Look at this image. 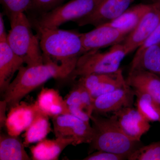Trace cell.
I'll use <instances>...</instances> for the list:
<instances>
[{"label": "cell", "instance_id": "obj_1", "mask_svg": "<svg viewBox=\"0 0 160 160\" xmlns=\"http://www.w3.org/2000/svg\"><path fill=\"white\" fill-rule=\"evenodd\" d=\"M77 63L58 64L48 61L38 65L22 66L3 93L7 108L18 104L26 96L48 80L71 78Z\"/></svg>", "mask_w": 160, "mask_h": 160}, {"label": "cell", "instance_id": "obj_2", "mask_svg": "<svg viewBox=\"0 0 160 160\" xmlns=\"http://www.w3.org/2000/svg\"><path fill=\"white\" fill-rule=\"evenodd\" d=\"M39 39L44 62L50 61L66 64L78 62L86 52L82 33L76 30L57 28L35 29Z\"/></svg>", "mask_w": 160, "mask_h": 160}, {"label": "cell", "instance_id": "obj_3", "mask_svg": "<svg viewBox=\"0 0 160 160\" xmlns=\"http://www.w3.org/2000/svg\"><path fill=\"white\" fill-rule=\"evenodd\" d=\"M10 29L7 34V42L26 66L44 63L39 39L33 33L32 25L25 13L15 14L9 18Z\"/></svg>", "mask_w": 160, "mask_h": 160}, {"label": "cell", "instance_id": "obj_4", "mask_svg": "<svg viewBox=\"0 0 160 160\" xmlns=\"http://www.w3.org/2000/svg\"><path fill=\"white\" fill-rule=\"evenodd\" d=\"M90 120L94 133L91 144L96 150L109 152L127 158L139 148V142L129 139L112 118H106L92 115Z\"/></svg>", "mask_w": 160, "mask_h": 160}, {"label": "cell", "instance_id": "obj_5", "mask_svg": "<svg viewBox=\"0 0 160 160\" xmlns=\"http://www.w3.org/2000/svg\"><path fill=\"white\" fill-rule=\"evenodd\" d=\"M103 0H70L51 11L29 17L33 29L59 28L67 22H75L91 14Z\"/></svg>", "mask_w": 160, "mask_h": 160}, {"label": "cell", "instance_id": "obj_6", "mask_svg": "<svg viewBox=\"0 0 160 160\" xmlns=\"http://www.w3.org/2000/svg\"><path fill=\"white\" fill-rule=\"evenodd\" d=\"M127 55L125 47L121 43L112 46L108 51L104 52L99 50L87 52L78 59L71 79L93 73L116 72Z\"/></svg>", "mask_w": 160, "mask_h": 160}, {"label": "cell", "instance_id": "obj_7", "mask_svg": "<svg viewBox=\"0 0 160 160\" xmlns=\"http://www.w3.org/2000/svg\"><path fill=\"white\" fill-rule=\"evenodd\" d=\"M52 118L56 138H73L75 141V146L91 143L94 131L89 122L69 113L58 115Z\"/></svg>", "mask_w": 160, "mask_h": 160}, {"label": "cell", "instance_id": "obj_8", "mask_svg": "<svg viewBox=\"0 0 160 160\" xmlns=\"http://www.w3.org/2000/svg\"><path fill=\"white\" fill-rule=\"evenodd\" d=\"M160 23V0L152 2L150 9L122 43L127 54L138 49Z\"/></svg>", "mask_w": 160, "mask_h": 160}, {"label": "cell", "instance_id": "obj_9", "mask_svg": "<svg viewBox=\"0 0 160 160\" xmlns=\"http://www.w3.org/2000/svg\"><path fill=\"white\" fill-rule=\"evenodd\" d=\"M129 34L124 30L102 25L95 27L91 31L82 33V39L87 52L120 44Z\"/></svg>", "mask_w": 160, "mask_h": 160}, {"label": "cell", "instance_id": "obj_10", "mask_svg": "<svg viewBox=\"0 0 160 160\" xmlns=\"http://www.w3.org/2000/svg\"><path fill=\"white\" fill-rule=\"evenodd\" d=\"M125 134L132 141L140 142L150 129L149 121L132 107L123 108L113 112L111 117Z\"/></svg>", "mask_w": 160, "mask_h": 160}, {"label": "cell", "instance_id": "obj_11", "mask_svg": "<svg viewBox=\"0 0 160 160\" xmlns=\"http://www.w3.org/2000/svg\"><path fill=\"white\" fill-rule=\"evenodd\" d=\"M135 0H103L91 14L75 22L79 26L95 27L109 23L118 18L130 7Z\"/></svg>", "mask_w": 160, "mask_h": 160}, {"label": "cell", "instance_id": "obj_12", "mask_svg": "<svg viewBox=\"0 0 160 160\" xmlns=\"http://www.w3.org/2000/svg\"><path fill=\"white\" fill-rule=\"evenodd\" d=\"M135 96L134 90L127 84L93 99V112L106 114L114 112L125 107H132Z\"/></svg>", "mask_w": 160, "mask_h": 160}, {"label": "cell", "instance_id": "obj_13", "mask_svg": "<svg viewBox=\"0 0 160 160\" xmlns=\"http://www.w3.org/2000/svg\"><path fill=\"white\" fill-rule=\"evenodd\" d=\"M9 108L5 122V127L8 134L19 136L26 131L32 122L38 107L35 102L29 104L21 102Z\"/></svg>", "mask_w": 160, "mask_h": 160}, {"label": "cell", "instance_id": "obj_14", "mask_svg": "<svg viewBox=\"0 0 160 160\" xmlns=\"http://www.w3.org/2000/svg\"><path fill=\"white\" fill-rule=\"evenodd\" d=\"M25 64L24 61L12 51L6 39L0 40V91L4 93L12 77Z\"/></svg>", "mask_w": 160, "mask_h": 160}, {"label": "cell", "instance_id": "obj_15", "mask_svg": "<svg viewBox=\"0 0 160 160\" xmlns=\"http://www.w3.org/2000/svg\"><path fill=\"white\" fill-rule=\"evenodd\" d=\"M75 141L71 137H58L55 139L46 138L30 147L32 158L34 160H57L64 149L69 145L75 146Z\"/></svg>", "mask_w": 160, "mask_h": 160}, {"label": "cell", "instance_id": "obj_16", "mask_svg": "<svg viewBox=\"0 0 160 160\" xmlns=\"http://www.w3.org/2000/svg\"><path fill=\"white\" fill-rule=\"evenodd\" d=\"M126 82L134 90L146 92L160 104V78L158 75L137 69L129 72Z\"/></svg>", "mask_w": 160, "mask_h": 160}, {"label": "cell", "instance_id": "obj_17", "mask_svg": "<svg viewBox=\"0 0 160 160\" xmlns=\"http://www.w3.org/2000/svg\"><path fill=\"white\" fill-rule=\"evenodd\" d=\"M35 103L40 111L49 117L68 113V106L65 99L55 89L43 88Z\"/></svg>", "mask_w": 160, "mask_h": 160}, {"label": "cell", "instance_id": "obj_18", "mask_svg": "<svg viewBox=\"0 0 160 160\" xmlns=\"http://www.w3.org/2000/svg\"><path fill=\"white\" fill-rule=\"evenodd\" d=\"M151 6V3H140L132 6L117 18L104 25L118 28L130 33L138 25Z\"/></svg>", "mask_w": 160, "mask_h": 160}, {"label": "cell", "instance_id": "obj_19", "mask_svg": "<svg viewBox=\"0 0 160 160\" xmlns=\"http://www.w3.org/2000/svg\"><path fill=\"white\" fill-rule=\"evenodd\" d=\"M51 130L49 117L38 108L34 118L23 135L25 147L46 138Z\"/></svg>", "mask_w": 160, "mask_h": 160}, {"label": "cell", "instance_id": "obj_20", "mask_svg": "<svg viewBox=\"0 0 160 160\" xmlns=\"http://www.w3.org/2000/svg\"><path fill=\"white\" fill-rule=\"evenodd\" d=\"M23 142L19 136L1 133L0 135V160H30L25 150Z\"/></svg>", "mask_w": 160, "mask_h": 160}, {"label": "cell", "instance_id": "obj_21", "mask_svg": "<svg viewBox=\"0 0 160 160\" xmlns=\"http://www.w3.org/2000/svg\"><path fill=\"white\" fill-rule=\"evenodd\" d=\"M137 69L160 76V42L148 47L136 62L131 64L129 72Z\"/></svg>", "mask_w": 160, "mask_h": 160}, {"label": "cell", "instance_id": "obj_22", "mask_svg": "<svg viewBox=\"0 0 160 160\" xmlns=\"http://www.w3.org/2000/svg\"><path fill=\"white\" fill-rule=\"evenodd\" d=\"M138 111L147 121L160 122V104L146 92L134 90Z\"/></svg>", "mask_w": 160, "mask_h": 160}, {"label": "cell", "instance_id": "obj_23", "mask_svg": "<svg viewBox=\"0 0 160 160\" xmlns=\"http://www.w3.org/2000/svg\"><path fill=\"white\" fill-rule=\"evenodd\" d=\"M127 85L122 71L120 69L112 77L96 86L90 91L92 99L102 95L109 93Z\"/></svg>", "mask_w": 160, "mask_h": 160}, {"label": "cell", "instance_id": "obj_24", "mask_svg": "<svg viewBox=\"0 0 160 160\" xmlns=\"http://www.w3.org/2000/svg\"><path fill=\"white\" fill-rule=\"evenodd\" d=\"M0 2L8 18L18 13L29 14L32 8V0H0Z\"/></svg>", "mask_w": 160, "mask_h": 160}, {"label": "cell", "instance_id": "obj_25", "mask_svg": "<svg viewBox=\"0 0 160 160\" xmlns=\"http://www.w3.org/2000/svg\"><path fill=\"white\" fill-rule=\"evenodd\" d=\"M129 160H160V141L139 147L128 157Z\"/></svg>", "mask_w": 160, "mask_h": 160}, {"label": "cell", "instance_id": "obj_26", "mask_svg": "<svg viewBox=\"0 0 160 160\" xmlns=\"http://www.w3.org/2000/svg\"><path fill=\"white\" fill-rule=\"evenodd\" d=\"M66 0H32V8L29 16L32 17L51 11L64 4ZM28 16V15H27Z\"/></svg>", "mask_w": 160, "mask_h": 160}, {"label": "cell", "instance_id": "obj_27", "mask_svg": "<svg viewBox=\"0 0 160 160\" xmlns=\"http://www.w3.org/2000/svg\"><path fill=\"white\" fill-rule=\"evenodd\" d=\"M160 42V23L154 31L148 37L137 49L131 64L136 62L148 47Z\"/></svg>", "mask_w": 160, "mask_h": 160}, {"label": "cell", "instance_id": "obj_28", "mask_svg": "<svg viewBox=\"0 0 160 160\" xmlns=\"http://www.w3.org/2000/svg\"><path fill=\"white\" fill-rule=\"evenodd\" d=\"M127 159L125 156L116 154L109 152L97 150L89 155L84 160H123Z\"/></svg>", "mask_w": 160, "mask_h": 160}, {"label": "cell", "instance_id": "obj_29", "mask_svg": "<svg viewBox=\"0 0 160 160\" xmlns=\"http://www.w3.org/2000/svg\"><path fill=\"white\" fill-rule=\"evenodd\" d=\"M65 100L67 106H76L81 107L83 109L81 102V86L78 83H77L67 95Z\"/></svg>", "mask_w": 160, "mask_h": 160}, {"label": "cell", "instance_id": "obj_30", "mask_svg": "<svg viewBox=\"0 0 160 160\" xmlns=\"http://www.w3.org/2000/svg\"><path fill=\"white\" fill-rule=\"evenodd\" d=\"M68 113L78 118L85 122H89L90 116L81 107L76 106H68Z\"/></svg>", "mask_w": 160, "mask_h": 160}, {"label": "cell", "instance_id": "obj_31", "mask_svg": "<svg viewBox=\"0 0 160 160\" xmlns=\"http://www.w3.org/2000/svg\"><path fill=\"white\" fill-rule=\"evenodd\" d=\"M7 104L5 101L3 100L1 101L0 104V108H1V117H0V121H1V127L5 126V122H6V110L7 108Z\"/></svg>", "mask_w": 160, "mask_h": 160}, {"label": "cell", "instance_id": "obj_32", "mask_svg": "<svg viewBox=\"0 0 160 160\" xmlns=\"http://www.w3.org/2000/svg\"><path fill=\"white\" fill-rule=\"evenodd\" d=\"M3 13H0V40L7 39V33H6V27L3 19Z\"/></svg>", "mask_w": 160, "mask_h": 160}, {"label": "cell", "instance_id": "obj_33", "mask_svg": "<svg viewBox=\"0 0 160 160\" xmlns=\"http://www.w3.org/2000/svg\"><path fill=\"white\" fill-rule=\"evenodd\" d=\"M152 1V2H156V1H157V0H151Z\"/></svg>", "mask_w": 160, "mask_h": 160}]
</instances>
